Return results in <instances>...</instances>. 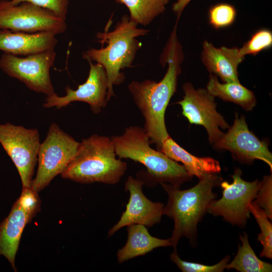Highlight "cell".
I'll return each instance as SVG.
<instances>
[{
  "instance_id": "cell-1",
  "label": "cell",
  "mask_w": 272,
  "mask_h": 272,
  "mask_svg": "<svg viewBox=\"0 0 272 272\" xmlns=\"http://www.w3.org/2000/svg\"><path fill=\"white\" fill-rule=\"evenodd\" d=\"M175 25L161 55L160 61L163 66L168 63L167 70L159 82L150 80L132 81L128 86L133 100L145 120L144 129L150 144L159 149L169 136L165 114L169 101L175 93L178 77L181 73L180 65L183 59L182 46L177 36Z\"/></svg>"
},
{
  "instance_id": "cell-2",
  "label": "cell",
  "mask_w": 272,
  "mask_h": 272,
  "mask_svg": "<svg viewBox=\"0 0 272 272\" xmlns=\"http://www.w3.org/2000/svg\"><path fill=\"white\" fill-rule=\"evenodd\" d=\"M222 181L221 176L211 174L199 179L195 185L187 189L181 190L170 184L161 183L168 196L163 214L172 218L174 223L170 238L174 250L182 237L188 238L194 245L197 224L207 213L210 203L216 198L217 194L213 188Z\"/></svg>"
},
{
  "instance_id": "cell-3",
  "label": "cell",
  "mask_w": 272,
  "mask_h": 272,
  "mask_svg": "<svg viewBox=\"0 0 272 272\" xmlns=\"http://www.w3.org/2000/svg\"><path fill=\"white\" fill-rule=\"evenodd\" d=\"M138 24L127 15H124L112 31L99 32V42L107 44L100 49L91 48L83 53L84 59L100 64L104 68L107 78V99L114 96L113 86L119 85L125 80L121 71L131 67L137 51L142 44L137 39L147 35L149 30L139 28Z\"/></svg>"
},
{
  "instance_id": "cell-4",
  "label": "cell",
  "mask_w": 272,
  "mask_h": 272,
  "mask_svg": "<svg viewBox=\"0 0 272 272\" xmlns=\"http://www.w3.org/2000/svg\"><path fill=\"white\" fill-rule=\"evenodd\" d=\"M117 157L111 138L93 134L80 143L76 155L61 176L81 183L115 184L127 168V163Z\"/></svg>"
},
{
  "instance_id": "cell-5",
  "label": "cell",
  "mask_w": 272,
  "mask_h": 272,
  "mask_svg": "<svg viewBox=\"0 0 272 272\" xmlns=\"http://www.w3.org/2000/svg\"><path fill=\"white\" fill-rule=\"evenodd\" d=\"M117 156L129 159L144 165L150 178L155 183H166L180 188L191 177L184 167L160 151L150 146L145 129L131 126L119 135L112 136Z\"/></svg>"
},
{
  "instance_id": "cell-6",
  "label": "cell",
  "mask_w": 272,
  "mask_h": 272,
  "mask_svg": "<svg viewBox=\"0 0 272 272\" xmlns=\"http://www.w3.org/2000/svg\"><path fill=\"white\" fill-rule=\"evenodd\" d=\"M79 145V142L56 123H52L46 138L40 145L38 169L31 188L38 193L46 187L73 160Z\"/></svg>"
},
{
  "instance_id": "cell-7",
  "label": "cell",
  "mask_w": 272,
  "mask_h": 272,
  "mask_svg": "<svg viewBox=\"0 0 272 272\" xmlns=\"http://www.w3.org/2000/svg\"><path fill=\"white\" fill-rule=\"evenodd\" d=\"M241 175V170L237 168L231 175L232 183L227 181L221 182L222 196L212 201L207 213L214 216H222L232 225L244 228L250 217L248 206L255 198L259 181H245Z\"/></svg>"
},
{
  "instance_id": "cell-8",
  "label": "cell",
  "mask_w": 272,
  "mask_h": 272,
  "mask_svg": "<svg viewBox=\"0 0 272 272\" xmlns=\"http://www.w3.org/2000/svg\"><path fill=\"white\" fill-rule=\"evenodd\" d=\"M0 143L19 173L23 188H31L40 145L38 130L10 123L0 124Z\"/></svg>"
},
{
  "instance_id": "cell-9",
  "label": "cell",
  "mask_w": 272,
  "mask_h": 272,
  "mask_svg": "<svg viewBox=\"0 0 272 272\" xmlns=\"http://www.w3.org/2000/svg\"><path fill=\"white\" fill-rule=\"evenodd\" d=\"M55 57L54 50L25 57L5 53L0 58V69L23 83L30 90L49 97L56 94L50 76Z\"/></svg>"
},
{
  "instance_id": "cell-10",
  "label": "cell",
  "mask_w": 272,
  "mask_h": 272,
  "mask_svg": "<svg viewBox=\"0 0 272 272\" xmlns=\"http://www.w3.org/2000/svg\"><path fill=\"white\" fill-rule=\"evenodd\" d=\"M67 28L66 21L52 12L28 2L12 5L0 1V29L33 33L50 32L56 35Z\"/></svg>"
},
{
  "instance_id": "cell-11",
  "label": "cell",
  "mask_w": 272,
  "mask_h": 272,
  "mask_svg": "<svg viewBox=\"0 0 272 272\" xmlns=\"http://www.w3.org/2000/svg\"><path fill=\"white\" fill-rule=\"evenodd\" d=\"M183 99L176 103L180 105L182 115L190 124L202 125L206 129L211 144L217 142L223 135L221 129L229 125L217 110L215 97L206 89H195L190 83L182 86Z\"/></svg>"
},
{
  "instance_id": "cell-12",
  "label": "cell",
  "mask_w": 272,
  "mask_h": 272,
  "mask_svg": "<svg viewBox=\"0 0 272 272\" xmlns=\"http://www.w3.org/2000/svg\"><path fill=\"white\" fill-rule=\"evenodd\" d=\"M219 150L230 151L233 157L241 163L251 164L255 160L265 163L272 170V154L266 141L260 140L248 128L245 118L235 113L233 124L221 138L213 144Z\"/></svg>"
},
{
  "instance_id": "cell-13",
  "label": "cell",
  "mask_w": 272,
  "mask_h": 272,
  "mask_svg": "<svg viewBox=\"0 0 272 272\" xmlns=\"http://www.w3.org/2000/svg\"><path fill=\"white\" fill-rule=\"evenodd\" d=\"M90 65L88 77L85 83L79 85L76 90L69 86L65 88L66 94L59 96L55 94L46 97L43 106L46 108L55 107L57 109L65 107L76 101L87 103L91 111L99 113L108 103L107 78L106 71L102 65L87 59Z\"/></svg>"
},
{
  "instance_id": "cell-14",
  "label": "cell",
  "mask_w": 272,
  "mask_h": 272,
  "mask_svg": "<svg viewBox=\"0 0 272 272\" xmlns=\"http://www.w3.org/2000/svg\"><path fill=\"white\" fill-rule=\"evenodd\" d=\"M144 181L129 176L125 183V190L129 198L125 210L119 220L108 232L111 236L122 228L132 224H141L151 227L160 222L163 215V203L149 199L143 192Z\"/></svg>"
},
{
  "instance_id": "cell-15",
  "label": "cell",
  "mask_w": 272,
  "mask_h": 272,
  "mask_svg": "<svg viewBox=\"0 0 272 272\" xmlns=\"http://www.w3.org/2000/svg\"><path fill=\"white\" fill-rule=\"evenodd\" d=\"M56 34L50 32L33 33L0 29V50L16 56H27L54 50Z\"/></svg>"
},
{
  "instance_id": "cell-16",
  "label": "cell",
  "mask_w": 272,
  "mask_h": 272,
  "mask_svg": "<svg viewBox=\"0 0 272 272\" xmlns=\"http://www.w3.org/2000/svg\"><path fill=\"white\" fill-rule=\"evenodd\" d=\"M244 58L239 48L216 47L207 40L202 44V62L210 74L218 76L224 83H240L238 67Z\"/></svg>"
},
{
  "instance_id": "cell-17",
  "label": "cell",
  "mask_w": 272,
  "mask_h": 272,
  "mask_svg": "<svg viewBox=\"0 0 272 272\" xmlns=\"http://www.w3.org/2000/svg\"><path fill=\"white\" fill-rule=\"evenodd\" d=\"M33 217L17 199L8 217L0 224V255L8 260L15 271V256L23 231Z\"/></svg>"
},
{
  "instance_id": "cell-18",
  "label": "cell",
  "mask_w": 272,
  "mask_h": 272,
  "mask_svg": "<svg viewBox=\"0 0 272 272\" xmlns=\"http://www.w3.org/2000/svg\"><path fill=\"white\" fill-rule=\"evenodd\" d=\"M172 160L181 162L191 176L199 179L221 172L219 162L209 157H198L191 154L176 143L170 135L158 149Z\"/></svg>"
},
{
  "instance_id": "cell-19",
  "label": "cell",
  "mask_w": 272,
  "mask_h": 272,
  "mask_svg": "<svg viewBox=\"0 0 272 272\" xmlns=\"http://www.w3.org/2000/svg\"><path fill=\"white\" fill-rule=\"evenodd\" d=\"M127 232L126 243L117 252L119 263L145 255L155 248L171 246L170 238L163 239L154 237L146 227L141 224L127 226Z\"/></svg>"
},
{
  "instance_id": "cell-20",
  "label": "cell",
  "mask_w": 272,
  "mask_h": 272,
  "mask_svg": "<svg viewBox=\"0 0 272 272\" xmlns=\"http://www.w3.org/2000/svg\"><path fill=\"white\" fill-rule=\"evenodd\" d=\"M206 89L215 97L239 105L246 111L252 110L256 104L254 93L240 83H220L216 76L210 74Z\"/></svg>"
},
{
  "instance_id": "cell-21",
  "label": "cell",
  "mask_w": 272,
  "mask_h": 272,
  "mask_svg": "<svg viewBox=\"0 0 272 272\" xmlns=\"http://www.w3.org/2000/svg\"><path fill=\"white\" fill-rule=\"evenodd\" d=\"M241 245H238L237 254L231 262H228L226 269H234L240 272H271V264L260 259L251 247L248 234H240Z\"/></svg>"
},
{
  "instance_id": "cell-22",
  "label": "cell",
  "mask_w": 272,
  "mask_h": 272,
  "mask_svg": "<svg viewBox=\"0 0 272 272\" xmlns=\"http://www.w3.org/2000/svg\"><path fill=\"white\" fill-rule=\"evenodd\" d=\"M126 6L130 19L142 25L149 24L162 14L170 0H115Z\"/></svg>"
},
{
  "instance_id": "cell-23",
  "label": "cell",
  "mask_w": 272,
  "mask_h": 272,
  "mask_svg": "<svg viewBox=\"0 0 272 272\" xmlns=\"http://www.w3.org/2000/svg\"><path fill=\"white\" fill-rule=\"evenodd\" d=\"M248 210L254 217L260 229L257 240L262 246L260 257L272 258V225L264 211L253 200L250 203Z\"/></svg>"
},
{
  "instance_id": "cell-24",
  "label": "cell",
  "mask_w": 272,
  "mask_h": 272,
  "mask_svg": "<svg viewBox=\"0 0 272 272\" xmlns=\"http://www.w3.org/2000/svg\"><path fill=\"white\" fill-rule=\"evenodd\" d=\"M170 257L172 262L183 272H222L226 269L230 260V256L228 255L214 265H207L183 260L179 257L176 250L171 253Z\"/></svg>"
},
{
  "instance_id": "cell-25",
  "label": "cell",
  "mask_w": 272,
  "mask_h": 272,
  "mask_svg": "<svg viewBox=\"0 0 272 272\" xmlns=\"http://www.w3.org/2000/svg\"><path fill=\"white\" fill-rule=\"evenodd\" d=\"M271 45V32L266 29H260L253 34L242 47L239 48V52L244 57L246 55H256Z\"/></svg>"
},
{
  "instance_id": "cell-26",
  "label": "cell",
  "mask_w": 272,
  "mask_h": 272,
  "mask_svg": "<svg viewBox=\"0 0 272 272\" xmlns=\"http://www.w3.org/2000/svg\"><path fill=\"white\" fill-rule=\"evenodd\" d=\"M236 16L235 8L225 3L212 7L209 14L210 23L216 29L229 26L234 22Z\"/></svg>"
},
{
  "instance_id": "cell-27",
  "label": "cell",
  "mask_w": 272,
  "mask_h": 272,
  "mask_svg": "<svg viewBox=\"0 0 272 272\" xmlns=\"http://www.w3.org/2000/svg\"><path fill=\"white\" fill-rule=\"evenodd\" d=\"M254 201L264 211L267 217L272 219V175L264 176L259 181V187Z\"/></svg>"
},
{
  "instance_id": "cell-28",
  "label": "cell",
  "mask_w": 272,
  "mask_h": 272,
  "mask_svg": "<svg viewBox=\"0 0 272 272\" xmlns=\"http://www.w3.org/2000/svg\"><path fill=\"white\" fill-rule=\"evenodd\" d=\"M10 2L14 5L22 2L30 3L52 12L65 21L69 5V0H11Z\"/></svg>"
},
{
  "instance_id": "cell-29",
  "label": "cell",
  "mask_w": 272,
  "mask_h": 272,
  "mask_svg": "<svg viewBox=\"0 0 272 272\" xmlns=\"http://www.w3.org/2000/svg\"><path fill=\"white\" fill-rule=\"evenodd\" d=\"M37 193L31 188H23L21 194L18 199L21 206L33 216L40 208V202Z\"/></svg>"
},
{
  "instance_id": "cell-30",
  "label": "cell",
  "mask_w": 272,
  "mask_h": 272,
  "mask_svg": "<svg viewBox=\"0 0 272 272\" xmlns=\"http://www.w3.org/2000/svg\"><path fill=\"white\" fill-rule=\"evenodd\" d=\"M191 0H176V2L173 5V11L177 14L178 18H179L182 12L190 2Z\"/></svg>"
}]
</instances>
